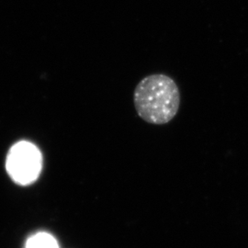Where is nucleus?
I'll list each match as a JSON object with an SVG mask.
<instances>
[{
  "instance_id": "nucleus-3",
  "label": "nucleus",
  "mask_w": 248,
  "mask_h": 248,
  "mask_svg": "<svg viewBox=\"0 0 248 248\" xmlns=\"http://www.w3.org/2000/svg\"><path fill=\"white\" fill-rule=\"evenodd\" d=\"M25 248H59V245L51 233L40 232L27 240Z\"/></svg>"
},
{
  "instance_id": "nucleus-1",
  "label": "nucleus",
  "mask_w": 248,
  "mask_h": 248,
  "mask_svg": "<svg viewBox=\"0 0 248 248\" xmlns=\"http://www.w3.org/2000/svg\"><path fill=\"white\" fill-rule=\"evenodd\" d=\"M180 92L177 83L167 75L155 74L141 80L133 94L138 115L151 124L171 122L180 107Z\"/></svg>"
},
{
  "instance_id": "nucleus-2",
  "label": "nucleus",
  "mask_w": 248,
  "mask_h": 248,
  "mask_svg": "<svg viewBox=\"0 0 248 248\" xmlns=\"http://www.w3.org/2000/svg\"><path fill=\"white\" fill-rule=\"evenodd\" d=\"M42 168V153L32 142L20 141L10 148L6 169L15 183L22 186L33 183L40 176Z\"/></svg>"
}]
</instances>
